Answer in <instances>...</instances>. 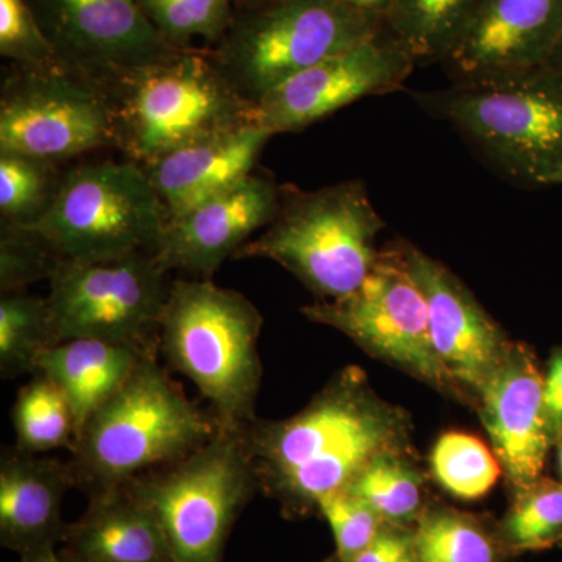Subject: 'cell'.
<instances>
[{
    "mask_svg": "<svg viewBox=\"0 0 562 562\" xmlns=\"http://www.w3.org/2000/svg\"><path fill=\"white\" fill-rule=\"evenodd\" d=\"M416 65L382 32L295 74L254 103V122L271 133L301 132L368 95L397 90Z\"/></svg>",
    "mask_w": 562,
    "mask_h": 562,
    "instance_id": "cell-14",
    "label": "cell"
},
{
    "mask_svg": "<svg viewBox=\"0 0 562 562\" xmlns=\"http://www.w3.org/2000/svg\"><path fill=\"white\" fill-rule=\"evenodd\" d=\"M430 462L436 482L461 501L484 497L503 475L495 453L469 432L442 435L432 447Z\"/></svg>",
    "mask_w": 562,
    "mask_h": 562,
    "instance_id": "cell-30",
    "label": "cell"
},
{
    "mask_svg": "<svg viewBox=\"0 0 562 562\" xmlns=\"http://www.w3.org/2000/svg\"><path fill=\"white\" fill-rule=\"evenodd\" d=\"M321 562H341L339 561V558L336 557V554H333V557L327 558V560L321 561Z\"/></svg>",
    "mask_w": 562,
    "mask_h": 562,
    "instance_id": "cell-43",
    "label": "cell"
},
{
    "mask_svg": "<svg viewBox=\"0 0 562 562\" xmlns=\"http://www.w3.org/2000/svg\"><path fill=\"white\" fill-rule=\"evenodd\" d=\"M403 261L427 302L432 347L461 401L476 395L512 349V339L452 271L403 244Z\"/></svg>",
    "mask_w": 562,
    "mask_h": 562,
    "instance_id": "cell-15",
    "label": "cell"
},
{
    "mask_svg": "<svg viewBox=\"0 0 562 562\" xmlns=\"http://www.w3.org/2000/svg\"><path fill=\"white\" fill-rule=\"evenodd\" d=\"M513 495L498 531L514 557L561 547L562 483L543 475Z\"/></svg>",
    "mask_w": 562,
    "mask_h": 562,
    "instance_id": "cell-28",
    "label": "cell"
},
{
    "mask_svg": "<svg viewBox=\"0 0 562 562\" xmlns=\"http://www.w3.org/2000/svg\"><path fill=\"white\" fill-rule=\"evenodd\" d=\"M543 405L553 443L562 438V346L553 351L543 372Z\"/></svg>",
    "mask_w": 562,
    "mask_h": 562,
    "instance_id": "cell-36",
    "label": "cell"
},
{
    "mask_svg": "<svg viewBox=\"0 0 562 562\" xmlns=\"http://www.w3.org/2000/svg\"><path fill=\"white\" fill-rule=\"evenodd\" d=\"M57 344L47 299L25 291L0 299V373L3 379L38 372L44 351Z\"/></svg>",
    "mask_w": 562,
    "mask_h": 562,
    "instance_id": "cell-27",
    "label": "cell"
},
{
    "mask_svg": "<svg viewBox=\"0 0 562 562\" xmlns=\"http://www.w3.org/2000/svg\"><path fill=\"white\" fill-rule=\"evenodd\" d=\"M272 2H276V0H233V5L238 7L239 11L257 10Z\"/></svg>",
    "mask_w": 562,
    "mask_h": 562,
    "instance_id": "cell-39",
    "label": "cell"
},
{
    "mask_svg": "<svg viewBox=\"0 0 562 562\" xmlns=\"http://www.w3.org/2000/svg\"><path fill=\"white\" fill-rule=\"evenodd\" d=\"M280 202V184L255 171L231 190L168 220L155 261L171 273L211 279L255 233L271 224Z\"/></svg>",
    "mask_w": 562,
    "mask_h": 562,
    "instance_id": "cell-16",
    "label": "cell"
},
{
    "mask_svg": "<svg viewBox=\"0 0 562 562\" xmlns=\"http://www.w3.org/2000/svg\"><path fill=\"white\" fill-rule=\"evenodd\" d=\"M317 513L330 525L336 542L335 554L341 562L353 560L386 524L371 506L349 490L327 495L317 506Z\"/></svg>",
    "mask_w": 562,
    "mask_h": 562,
    "instance_id": "cell-34",
    "label": "cell"
},
{
    "mask_svg": "<svg viewBox=\"0 0 562 562\" xmlns=\"http://www.w3.org/2000/svg\"><path fill=\"white\" fill-rule=\"evenodd\" d=\"M13 427L21 452L40 454L76 449V413L65 391L44 373L36 372L18 394Z\"/></svg>",
    "mask_w": 562,
    "mask_h": 562,
    "instance_id": "cell-26",
    "label": "cell"
},
{
    "mask_svg": "<svg viewBox=\"0 0 562 562\" xmlns=\"http://www.w3.org/2000/svg\"><path fill=\"white\" fill-rule=\"evenodd\" d=\"M0 54L20 68L60 65L41 32L31 0H0Z\"/></svg>",
    "mask_w": 562,
    "mask_h": 562,
    "instance_id": "cell-33",
    "label": "cell"
},
{
    "mask_svg": "<svg viewBox=\"0 0 562 562\" xmlns=\"http://www.w3.org/2000/svg\"><path fill=\"white\" fill-rule=\"evenodd\" d=\"M547 65H550L552 68L560 70L562 74V38L560 44H558L557 49H554L552 58H550V61L547 63Z\"/></svg>",
    "mask_w": 562,
    "mask_h": 562,
    "instance_id": "cell-40",
    "label": "cell"
},
{
    "mask_svg": "<svg viewBox=\"0 0 562 562\" xmlns=\"http://www.w3.org/2000/svg\"><path fill=\"white\" fill-rule=\"evenodd\" d=\"M21 562H63L58 557L57 549L44 550V552L21 557Z\"/></svg>",
    "mask_w": 562,
    "mask_h": 562,
    "instance_id": "cell-38",
    "label": "cell"
},
{
    "mask_svg": "<svg viewBox=\"0 0 562 562\" xmlns=\"http://www.w3.org/2000/svg\"><path fill=\"white\" fill-rule=\"evenodd\" d=\"M162 38L191 47L192 38L217 44L231 27L233 0H136Z\"/></svg>",
    "mask_w": 562,
    "mask_h": 562,
    "instance_id": "cell-31",
    "label": "cell"
},
{
    "mask_svg": "<svg viewBox=\"0 0 562 562\" xmlns=\"http://www.w3.org/2000/svg\"><path fill=\"white\" fill-rule=\"evenodd\" d=\"M63 562H172L157 516L128 484L90 497L79 520L68 525Z\"/></svg>",
    "mask_w": 562,
    "mask_h": 562,
    "instance_id": "cell-21",
    "label": "cell"
},
{
    "mask_svg": "<svg viewBox=\"0 0 562 562\" xmlns=\"http://www.w3.org/2000/svg\"><path fill=\"white\" fill-rule=\"evenodd\" d=\"M414 98L517 183L552 187L562 171V74L550 65Z\"/></svg>",
    "mask_w": 562,
    "mask_h": 562,
    "instance_id": "cell-5",
    "label": "cell"
},
{
    "mask_svg": "<svg viewBox=\"0 0 562 562\" xmlns=\"http://www.w3.org/2000/svg\"><path fill=\"white\" fill-rule=\"evenodd\" d=\"M63 258L40 232L2 221L0 227V288L25 291L29 284L50 279Z\"/></svg>",
    "mask_w": 562,
    "mask_h": 562,
    "instance_id": "cell-32",
    "label": "cell"
},
{
    "mask_svg": "<svg viewBox=\"0 0 562 562\" xmlns=\"http://www.w3.org/2000/svg\"><path fill=\"white\" fill-rule=\"evenodd\" d=\"M220 431L158 362L147 355L77 438L69 465L76 487L88 497L166 468L188 457Z\"/></svg>",
    "mask_w": 562,
    "mask_h": 562,
    "instance_id": "cell-2",
    "label": "cell"
},
{
    "mask_svg": "<svg viewBox=\"0 0 562 562\" xmlns=\"http://www.w3.org/2000/svg\"><path fill=\"white\" fill-rule=\"evenodd\" d=\"M258 491L290 519L317 513L383 453L413 452L408 414L379 397L360 368L336 373L294 416L246 428Z\"/></svg>",
    "mask_w": 562,
    "mask_h": 562,
    "instance_id": "cell-1",
    "label": "cell"
},
{
    "mask_svg": "<svg viewBox=\"0 0 562 562\" xmlns=\"http://www.w3.org/2000/svg\"><path fill=\"white\" fill-rule=\"evenodd\" d=\"M562 38V0H482L449 57L454 83L539 68Z\"/></svg>",
    "mask_w": 562,
    "mask_h": 562,
    "instance_id": "cell-18",
    "label": "cell"
},
{
    "mask_svg": "<svg viewBox=\"0 0 562 562\" xmlns=\"http://www.w3.org/2000/svg\"><path fill=\"white\" fill-rule=\"evenodd\" d=\"M475 409L513 494L538 482L554 443L543 405V372L530 347L513 342L476 395Z\"/></svg>",
    "mask_w": 562,
    "mask_h": 562,
    "instance_id": "cell-17",
    "label": "cell"
},
{
    "mask_svg": "<svg viewBox=\"0 0 562 562\" xmlns=\"http://www.w3.org/2000/svg\"><path fill=\"white\" fill-rule=\"evenodd\" d=\"M350 562H416L414 527L384 524L375 539Z\"/></svg>",
    "mask_w": 562,
    "mask_h": 562,
    "instance_id": "cell-35",
    "label": "cell"
},
{
    "mask_svg": "<svg viewBox=\"0 0 562 562\" xmlns=\"http://www.w3.org/2000/svg\"><path fill=\"white\" fill-rule=\"evenodd\" d=\"M380 24L342 0H276L235 14L211 55L254 105L295 74L372 38Z\"/></svg>",
    "mask_w": 562,
    "mask_h": 562,
    "instance_id": "cell-8",
    "label": "cell"
},
{
    "mask_svg": "<svg viewBox=\"0 0 562 562\" xmlns=\"http://www.w3.org/2000/svg\"><path fill=\"white\" fill-rule=\"evenodd\" d=\"M416 562H506L498 524L447 505H428L414 525Z\"/></svg>",
    "mask_w": 562,
    "mask_h": 562,
    "instance_id": "cell-23",
    "label": "cell"
},
{
    "mask_svg": "<svg viewBox=\"0 0 562 562\" xmlns=\"http://www.w3.org/2000/svg\"><path fill=\"white\" fill-rule=\"evenodd\" d=\"M342 2L353 10L361 11V13L382 21H384L386 11L391 5V0H342Z\"/></svg>",
    "mask_w": 562,
    "mask_h": 562,
    "instance_id": "cell-37",
    "label": "cell"
},
{
    "mask_svg": "<svg viewBox=\"0 0 562 562\" xmlns=\"http://www.w3.org/2000/svg\"><path fill=\"white\" fill-rule=\"evenodd\" d=\"M102 88L116 149L143 168L198 140L255 124L254 105L225 79L211 50L183 47Z\"/></svg>",
    "mask_w": 562,
    "mask_h": 562,
    "instance_id": "cell-4",
    "label": "cell"
},
{
    "mask_svg": "<svg viewBox=\"0 0 562 562\" xmlns=\"http://www.w3.org/2000/svg\"><path fill=\"white\" fill-rule=\"evenodd\" d=\"M49 281L46 299L57 344L99 339L158 353L173 279L154 255L103 261L63 258Z\"/></svg>",
    "mask_w": 562,
    "mask_h": 562,
    "instance_id": "cell-10",
    "label": "cell"
},
{
    "mask_svg": "<svg viewBox=\"0 0 562 562\" xmlns=\"http://www.w3.org/2000/svg\"><path fill=\"white\" fill-rule=\"evenodd\" d=\"M147 355L155 353L99 339H70L41 355L38 372L68 395L79 438L87 420L124 386Z\"/></svg>",
    "mask_w": 562,
    "mask_h": 562,
    "instance_id": "cell-22",
    "label": "cell"
},
{
    "mask_svg": "<svg viewBox=\"0 0 562 562\" xmlns=\"http://www.w3.org/2000/svg\"><path fill=\"white\" fill-rule=\"evenodd\" d=\"M386 524L414 527L428 503L425 476L413 452H391L369 462L346 487Z\"/></svg>",
    "mask_w": 562,
    "mask_h": 562,
    "instance_id": "cell-25",
    "label": "cell"
},
{
    "mask_svg": "<svg viewBox=\"0 0 562 562\" xmlns=\"http://www.w3.org/2000/svg\"><path fill=\"white\" fill-rule=\"evenodd\" d=\"M31 3L41 32L63 68L99 87L183 49L162 38L136 0Z\"/></svg>",
    "mask_w": 562,
    "mask_h": 562,
    "instance_id": "cell-13",
    "label": "cell"
},
{
    "mask_svg": "<svg viewBox=\"0 0 562 562\" xmlns=\"http://www.w3.org/2000/svg\"><path fill=\"white\" fill-rule=\"evenodd\" d=\"M244 430L220 428L188 457L127 483L157 516L172 562H224L228 536L258 491Z\"/></svg>",
    "mask_w": 562,
    "mask_h": 562,
    "instance_id": "cell-7",
    "label": "cell"
},
{
    "mask_svg": "<svg viewBox=\"0 0 562 562\" xmlns=\"http://www.w3.org/2000/svg\"><path fill=\"white\" fill-rule=\"evenodd\" d=\"M109 95L63 66H11L0 94V154L54 162L116 149Z\"/></svg>",
    "mask_w": 562,
    "mask_h": 562,
    "instance_id": "cell-12",
    "label": "cell"
},
{
    "mask_svg": "<svg viewBox=\"0 0 562 562\" xmlns=\"http://www.w3.org/2000/svg\"><path fill=\"white\" fill-rule=\"evenodd\" d=\"M273 135L257 124L217 133L146 166L168 220L180 216L247 179Z\"/></svg>",
    "mask_w": 562,
    "mask_h": 562,
    "instance_id": "cell-20",
    "label": "cell"
},
{
    "mask_svg": "<svg viewBox=\"0 0 562 562\" xmlns=\"http://www.w3.org/2000/svg\"><path fill=\"white\" fill-rule=\"evenodd\" d=\"M557 452H558V465H560L561 473V483H562V438L557 442Z\"/></svg>",
    "mask_w": 562,
    "mask_h": 562,
    "instance_id": "cell-41",
    "label": "cell"
},
{
    "mask_svg": "<svg viewBox=\"0 0 562 562\" xmlns=\"http://www.w3.org/2000/svg\"><path fill=\"white\" fill-rule=\"evenodd\" d=\"M60 162L21 154H0V214L21 227L38 224L60 191Z\"/></svg>",
    "mask_w": 562,
    "mask_h": 562,
    "instance_id": "cell-29",
    "label": "cell"
},
{
    "mask_svg": "<svg viewBox=\"0 0 562 562\" xmlns=\"http://www.w3.org/2000/svg\"><path fill=\"white\" fill-rule=\"evenodd\" d=\"M482 0H391L384 22L416 61H443Z\"/></svg>",
    "mask_w": 562,
    "mask_h": 562,
    "instance_id": "cell-24",
    "label": "cell"
},
{
    "mask_svg": "<svg viewBox=\"0 0 562 562\" xmlns=\"http://www.w3.org/2000/svg\"><path fill=\"white\" fill-rule=\"evenodd\" d=\"M558 184H562V171L552 181V187H558Z\"/></svg>",
    "mask_w": 562,
    "mask_h": 562,
    "instance_id": "cell-42",
    "label": "cell"
},
{
    "mask_svg": "<svg viewBox=\"0 0 562 562\" xmlns=\"http://www.w3.org/2000/svg\"><path fill=\"white\" fill-rule=\"evenodd\" d=\"M261 328L260 312L241 292L211 279H173L158 351L166 368L198 387L225 430L257 419Z\"/></svg>",
    "mask_w": 562,
    "mask_h": 562,
    "instance_id": "cell-3",
    "label": "cell"
},
{
    "mask_svg": "<svg viewBox=\"0 0 562 562\" xmlns=\"http://www.w3.org/2000/svg\"><path fill=\"white\" fill-rule=\"evenodd\" d=\"M302 313L341 331L372 357L462 402L432 347L427 302L406 269L401 246L382 250L357 291L313 303Z\"/></svg>",
    "mask_w": 562,
    "mask_h": 562,
    "instance_id": "cell-11",
    "label": "cell"
},
{
    "mask_svg": "<svg viewBox=\"0 0 562 562\" xmlns=\"http://www.w3.org/2000/svg\"><path fill=\"white\" fill-rule=\"evenodd\" d=\"M76 486L69 462L9 449L0 461V541L21 557L57 549L68 525L66 492Z\"/></svg>",
    "mask_w": 562,
    "mask_h": 562,
    "instance_id": "cell-19",
    "label": "cell"
},
{
    "mask_svg": "<svg viewBox=\"0 0 562 562\" xmlns=\"http://www.w3.org/2000/svg\"><path fill=\"white\" fill-rule=\"evenodd\" d=\"M384 225L361 181L316 191L281 187L276 217L233 260L276 261L321 301H335L357 291L375 268Z\"/></svg>",
    "mask_w": 562,
    "mask_h": 562,
    "instance_id": "cell-6",
    "label": "cell"
},
{
    "mask_svg": "<svg viewBox=\"0 0 562 562\" xmlns=\"http://www.w3.org/2000/svg\"><path fill=\"white\" fill-rule=\"evenodd\" d=\"M168 222L146 169L132 160L80 162L65 171L46 216L33 225L65 260L154 255Z\"/></svg>",
    "mask_w": 562,
    "mask_h": 562,
    "instance_id": "cell-9",
    "label": "cell"
}]
</instances>
